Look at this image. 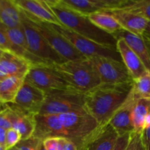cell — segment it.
Here are the masks:
<instances>
[{
	"label": "cell",
	"instance_id": "obj_1",
	"mask_svg": "<svg viewBox=\"0 0 150 150\" xmlns=\"http://www.w3.org/2000/svg\"><path fill=\"white\" fill-rule=\"evenodd\" d=\"M132 86L133 83H101L84 94L85 108L100 127L106 125L116 111L127 99Z\"/></svg>",
	"mask_w": 150,
	"mask_h": 150
},
{
	"label": "cell",
	"instance_id": "obj_2",
	"mask_svg": "<svg viewBox=\"0 0 150 150\" xmlns=\"http://www.w3.org/2000/svg\"><path fill=\"white\" fill-rule=\"evenodd\" d=\"M45 1L63 26L100 45L117 48V40L114 35L95 26L87 16L71 9L62 0H47Z\"/></svg>",
	"mask_w": 150,
	"mask_h": 150
},
{
	"label": "cell",
	"instance_id": "obj_3",
	"mask_svg": "<svg viewBox=\"0 0 150 150\" xmlns=\"http://www.w3.org/2000/svg\"><path fill=\"white\" fill-rule=\"evenodd\" d=\"M51 67L74 90L85 94L100 85L101 81L89 59L66 61Z\"/></svg>",
	"mask_w": 150,
	"mask_h": 150
},
{
	"label": "cell",
	"instance_id": "obj_4",
	"mask_svg": "<svg viewBox=\"0 0 150 150\" xmlns=\"http://www.w3.org/2000/svg\"><path fill=\"white\" fill-rule=\"evenodd\" d=\"M66 138L81 150L86 146L100 126L97 120L84 109L59 115Z\"/></svg>",
	"mask_w": 150,
	"mask_h": 150
},
{
	"label": "cell",
	"instance_id": "obj_5",
	"mask_svg": "<svg viewBox=\"0 0 150 150\" xmlns=\"http://www.w3.org/2000/svg\"><path fill=\"white\" fill-rule=\"evenodd\" d=\"M46 99L41 114H67L84 109V94L73 89L54 90L45 92Z\"/></svg>",
	"mask_w": 150,
	"mask_h": 150
},
{
	"label": "cell",
	"instance_id": "obj_6",
	"mask_svg": "<svg viewBox=\"0 0 150 150\" xmlns=\"http://www.w3.org/2000/svg\"><path fill=\"white\" fill-rule=\"evenodd\" d=\"M51 26L86 58H90L92 57H103L122 62L121 56L117 48L100 45L64 26L54 24H51Z\"/></svg>",
	"mask_w": 150,
	"mask_h": 150
},
{
	"label": "cell",
	"instance_id": "obj_7",
	"mask_svg": "<svg viewBox=\"0 0 150 150\" xmlns=\"http://www.w3.org/2000/svg\"><path fill=\"white\" fill-rule=\"evenodd\" d=\"M21 26L24 32L28 45L33 54L51 65L66 62L50 46L30 18L23 10H21Z\"/></svg>",
	"mask_w": 150,
	"mask_h": 150
},
{
	"label": "cell",
	"instance_id": "obj_8",
	"mask_svg": "<svg viewBox=\"0 0 150 150\" xmlns=\"http://www.w3.org/2000/svg\"><path fill=\"white\" fill-rule=\"evenodd\" d=\"M88 59L95 67L102 83H133V79L123 62L103 57H92Z\"/></svg>",
	"mask_w": 150,
	"mask_h": 150
},
{
	"label": "cell",
	"instance_id": "obj_9",
	"mask_svg": "<svg viewBox=\"0 0 150 150\" xmlns=\"http://www.w3.org/2000/svg\"><path fill=\"white\" fill-rule=\"evenodd\" d=\"M25 13L30 18L34 24L36 26L37 29L40 32L42 36L49 44L50 46L64 61H74V60H82L87 59L79 51H77L64 37L62 36L55 29H53L50 23L41 21L29 16L26 13Z\"/></svg>",
	"mask_w": 150,
	"mask_h": 150
},
{
	"label": "cell",
	"instance_id": "obj_10",
	"mask_svg": "<svg viewBox=\"0 0 150 150\" xmlns=\"http://www.w3.org/2000/svg\"><path fill=\"white\" fill-rule=\"evenodd\" d=\"M25 80L45 92L72 89L51 66L32 67Z\"/></svg>",
	"mask_w": 150,
	"mask_h": 150
},
{
	"label": "cell",
	"instance_id": "obj_11",
	"mask_svg": "<svg viewBox=\"0 0 150 150\" xmlns=\"http://www.w3.org/2000/svg\"><path fill=\"white\" fill-rule=\"evenodd\" d=\"M45 99L46 94L43 90L25 80L15 103L12 104L25 112L37 115L40 113Z\"/></svg>",
	"mask_w": 150,
	"mask_h": 150
},
{
	"label": "cell",
	"instance_id": "obj_12",
	"mask_svg": "<svg viewBox=\"0 0 150 150\" xmlns=\"http://www.w3.org/2000/svg\"><path fill=\"white\" fill-rule=\"evenodd\" d=\"M7 32L9 38L11 40V45L8 51L13 52L29 62L32 67L35 66H52L47 62L41 59L33 54L30 50L22 26L15 29H7L2 24H0Z\"/></svg>",
	"mask_w": 150,
	"mask_h": 150
},
{
	"label": "cell",
	"instance_id": "obj_13",
	"mask_svg": "<svg viewBox=\"0 0 150 150\" xmlns=\"http://www.w3.org/2000/svg\"><path fill=\"white\" fill-rule=\"evenodd\" d=\"M32 67L30 63L20 56L0 50V80L14 76L26 79Z\"/></svg>",
	"mask_w": 150,
	"mask_h": 150
},
{
	"label": "cell",
	"instance_id": "obj_14",
	"mask_svg": "<svg viewBox=\"0 0 150 150\" xmlns=\"http://www.w3.org/2000/svg\"><path fill=\"white\" fill-rule=\"evenodd\" d=\"M33 136L42 141L49 138H66L65 130L59 115L37 114Z\"/></svg>",
	"mask_w": 150,
	"mask_h": 150
},
{
	"label": "cell",
	"instance_id": "obj_15",
	"mask_svg": "<svg viewBox=\"0 0 150 150\" xmlns=\"http://www.w3.org/2000/svg\"><path fill=\"white\" fill-rule=\"evenodd\" d=\"M137 99L139 98L135 96L131 89L127 99L116 111L109 121L108 124L114 127L120 136L134 133L131 117L133 106Z\"/></svg>",
	"mask_w": 150,
	"mask_h": 150
},
{
	"label": "cell",
	"instance_id": "obj_16",
	"mask_svg": "<svg viewBox=\"0 0 150 150\" xmlns=\"http://www.w3.org/2000/svg\"><path fill=\"white\" fill-rule=\"evenodd\" d=\"M16 5L29 16L51 24L62 26L45 1L40 0H14Z\"/></svg>",
	"mask_w": 150,
	"mask_h": 150
},
{
	"label": "cell",
	"instance_id": "obj_17",
	"mask_svg": "<svg viewBox=\"0 0 150 150\" xmlns=\"http://www.w3.org/2000/svg\"><path fill=\"white\" fill-rule=\"evenodd\" d=\"M120 23L123 29L139 36H143L149 22L142 16L122 8L108 10Z\"/></svg>",
	"mask_w": 150,
	"mask_h": 150
},
{
	"label": "cell",
	"instance_id": "obj_18",
	"mask_svg": "<svg viewBox=\"0 0 150 150\" xmlns=\"http://www.w3.org/2000/svg\"><path fill=\"white\" fill-rule=\"evenodd\" d=\"M13 128L21 134L22 140L32 137L35 129V116L22 111L13 104H7Z\"/></svg>",
	"mask_w": 150,
	"mask_h": 150
},
{
	"label": "cell",
	"instance_id": "obj_19",
	"mask_svg": "<svg viewBox=\"0 0 150 150\" xmlns=\"http://www.w3.org/2000/svg\"><path fill=\"white\" fill-rule=\"evenodd\" d=\"M117 49L120 53L122 60L127 67L133 80L139 79V77L147 73L148 70H146L139 56L122 38L117 39Z\"/></svg>",
	"mask_w": 150,
	"mask_h": 150
},
{
	"label": "cell",
	"instance_id": "obj_20",
	"mask_svg": "<svg viewBox=\"0 0 150 150\" xmlns=\"http://www.w3.org/2000/svg\"><path fill=\"white\" fill-rule=\"evenodd\" d=\"M119 137L114 127L108 124L100 127L84 148L86 150H112Z\"/></svg>",
	"mask_w": 150,
	"mask_h": 150
},
{
	"label": "cell",
	"instance_id": "obj_21",
	"mask_svg": "<svg viewBox=\"0 0 150 150\" xmlns=\"http://www.w3.org/2000/svg\"><path fill=\"white\" fill-rule=\"evenodd\" d=\"M114 37L117 40L120 38L124 40L128 46L139 56L146 70L150 72V52L144 36H139L122 29L114 35Z\"/></svg>",
	"mask_w": 150,
	"mask_h": 150
},
{
	"label": "cell",
	"instance_id": "obj_22",
	"mask_svg": "<svg viewBox=\"0 0 150 150\" xmlns=\"http://www.w3.org/2000/svg\"><path fill=\"white\" fill-rule=\"evenodd\" d=\"M0 21L7 29L21 26V10L14 0H0Z\"/></svg>",
	"mask_w": 150,
	"mask_h": 150
},
{
	"label": "cell",
	"instance_id": "obj_23",
	"mask_svg": "<svg viewBox=\"0 0 150 150\" xmlns=\"http://www.w3.org/2000/svg\"><path fill=\"white\" fill-rule=\"evenodd\" d=\"M25 81L24 78L9 77L0 80V100L1 103H14L18 94Z\"/></svg>",
	"mask_w": 150,
	"mask_h": 150
},
{
	"label": "cell",
	"instance_id": "obj_24",
	"mask_svg": "<svg viewBox=\"0 0 150 150\" xmlns=\"http://www.w3.org/2000/svg\"><path fill=\"white\" fill-rule=\"evenodd\" d=\"M150 115V98H139L136 101L132 111V123L134 132L142 134L145 123Z\"/></svg>",
	"mask_w": 150,
	"mask_h": 150
},
{
	"label": "cell",
	"instance_id": "obj_25",
	"mask_svg": "<svg viewBox=\"0 0 150 150\" xmlns=\"http://www.w3.org/2000/svg\"><path fill=\"white\" fill-rule=\"evenodd\" d=\"M89 20L104 32L114 35L123 29L117 19L106 11H100L88 16Z\"/></svg>",
	"mask_w": 150,
	"mask_h": 150
},
{
	"label": "cell",
	"instance_id": "obj_26",
	"mask_svg": "<svg viewBox=\"0 0 150 150\" xmlns=\"http://www.w3.org/2000/svg\"><path fill=\"white\" fill-rule=\"evenodd\" d=\"M132 92L137 98H150V72L133 80Z\"/></svg>",
	"mask_w": 150,
	"mask_h": 150
},
{
	"label": "cell",
	"instance_id": "obj_27",
	"mask_svg": "<svg viewBox=\"0 0 150 150\" xmlns=\"http://www.w3.org/2000/svg\"><path fill=\"white\" fill-rule=\"evenodd\" d=\"M122 8L136 13L150 21V0L128 1L127 4Z\"/></svg>",
	"mask_w": 150,
	"mask_h": 150
},
{
	"label": "cell",
	"instance_id": "obj_28",
	"mask_svg": "<svg viewBox=\"0 0 150 150\" xmlns=\"http://www.w3.org/2000/svg\"><path fill=\"white\" fill-rule=\"evenodd\" d=\"M43 141L32 136L29 139L21 140L15 147L16 150H38Z\"/></svg>",
	"mask_w": 150,
	"mask_h": 150
},
{
	"label": "cell",
	"instance_id": "obj_29",
	"mask_svg": "<svg viewBox=\"0 0 150 150\" xmlns=\"http://www.w3.org/2000/svg\"><path fill=\"white\" fill-rule=\"evenodd\" d=\"M22 140L21 134L14 128L7 130L6 136V149H10L15 147Z\"/></svg>",
	"mask_w": 150,
	"mask_h": 150
},
{
	"label": "cell",
	"instance_id": "obj_30",
	"mask_svg": "<svg viewBox=\"0 0 150 150\" xmlns=\"http://www.w3.org/2000/svg\"><path fill=\"white\" fill-rule=\"evenodd\" d=\"M1 112H0V128H3L6 130L13 128L11 120L8 113L7 104L1 103Z\"/></svg>",
	"mask_w": 150,
	"mask_h": 150
},
{
	"label": "cell",
	"instance_id": "obj_31",
	"mask_svg": "<svg viewBox=\"0 0 150 150\" xmlns=\"http://www.w3.org/2000/svg\"><path fill=\"white\" fill-rule=\"evenodd\" d=\"M126 150H145L142 139V134L133 133L130 135L129 144Z\"/></svg>",
	"mask_w": 150,
	"mask_h": 150
},
{
	"label": "cell",
	"instance_id": "obj_32",
	"mask_svg": "<svg viewBox=\"0 0 150 150\" xmlns=\"http://www.w3.org/2000/svg\"><path fill=\"white\" fill-rule=\"evenodd\" d=\"M142 139L145 150H150V115L145 123L144 129L142 133Z\"/></svg>",
	"mask_w": 150,
	"mask_h": 150
},
{
	"label": "cell",
	"instance_id": "obj_33",
	"mask_svg": "<svg viewBox=\"0 0 150 150\" xmlns=\"http://www.w3.org/2000/svg\"><path fill=\"white\" fill-rule=\"evenodd\" d=\"M131 133H127L124 136H120L117 144L112 150H126L129 144Z\"/></svg>",
	"mask_w": 150,
	"mask_h": 150
},
{
	"label": "cell",
	"instance_id": "obj_34",
	"mask_svg": "<svg viewBox=\"0 0 150 150\" xmlns=\"http://www.w3.org/2000/svg\"><path fill=\"white\" fill-rule=\"evenodd\" d=\"M43 145L46 150H59L60 138H49L43 141Z\"/></svg>",
	"mask_w": 150,
	"mask_h": 150
},
{
	"label": "cell",
	"instance_id": "obj_35",
	"mask_svg": "<svg viewBox=\"0 0 150 150\" xmlns=\"http://www.w3.org/2000/svg\"><path fill=\"white\" fill-rule=\"evenodd\" d=\"M59 150H78L74 143L67 138H60Z\"/></svg>",
	"mask_w": 150,
	"mask_h": 150
},
{
	"label": "cell",
	"instance_id": "obj_36",
	"mask_svg": "<svg viewBox=\"0 0 150 150\" xmlns=\"http://www.w3.org/2000/svg\"><path fill=\"white\" fill-rule=\"evenodd\" d=\"M143 36L146 37V38L150 39V21H149V22H148L147 26H146V30H145Z\"/></svg>",
	"mask_w": 150,
	"mask_h": 150
},
{
	"label": "cell",
	"instance_id": "obj_37",
	"mask_svg": "<svg viewBox=\"0 0 150 150\" xmlns=\"http://www.w3.org/2000/svg\"><path fill=\"white\" fill-rule=\"evenodd\" d=\"M38 150H46V149H45V147L44 146V145H43V142H42V144L40 145V146L39 149H38Z\"/></svg>",
	"mask_w": 150,
	"mask_h": 150
},
{
	"label": "cell",
	"instance_id": "obj_38",
	"mask_svg": "<svg viewBox=\"0 0 150 150\" xmlns=\"http://www.w3.org/2000/svg\"><path fill=\"white\" fill-rule=\"evenodd\" d=\"M7 150H16V147H13V148H12V149H7Z\"/></svg>",
	"mask_w": 150,
	"mask_h": 150
},
{
	"label": "cell",
	"instance_id": "obj_39",
	"mask_svg": "<svg viewBox=\"0 0 150 150\" xmlns=\"http://www.w3.org/2000/svg\"><path fill=\"white\" fill-rule=\"evenodd\" d=\"M81 150H86V148H84V149H81Z\"/></svg>",
	"mask_w": 150,
	"mask_h": 150
}]
</instances>
